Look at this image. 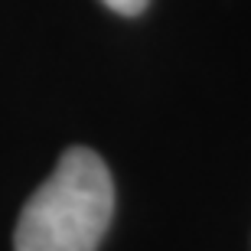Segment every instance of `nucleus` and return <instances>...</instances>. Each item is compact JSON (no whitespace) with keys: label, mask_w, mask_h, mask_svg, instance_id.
<instances>
[{"label":"nucleus","mask_w":251,"mask_h":251,"mask_svg":"<svg viewBox=\"0 0 251 251\" xmlns=\"http://www.w3.org/2000/svg\"><path fill=\"white\" fill-rule=\"evenodd\" d=\"M111 212L114 183L104 160L88 147H72L23 205L13 251H98Z\"/></svg>","instance_id":"nucleus-1"},{"label":"nucleus","mask_w":251,"mask_h":251,"mask_svg":"<svg viewBox=\"0 0 251 251\" xmlns=\"http://www.w3.org/2000/svg\"><path fill=\"white\" fill-rule=\"evenodd\" d=\"M104 7H111L114 13H124V17H137L140 10L147 7L150 0H101Z\"/></svg>","instance_id":"nucleus-2"}]
</instances>
